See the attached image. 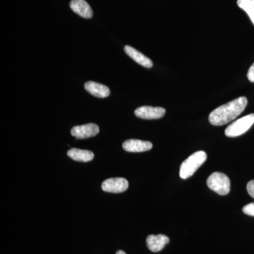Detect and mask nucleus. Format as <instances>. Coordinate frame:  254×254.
<instances>
[{
  "label": "nucleus",
  "instance_id": "nucleus-1",
  "mask_svg": "<svg viewBox=\"0 0 254 254\" xmlns=\"http://www.w3.org/2000/svg\"><path fill=\"white\" fill-rule=\"evenodd\" d=\"M247 103V98L243 96L221 105L210 114L209 122L214 126L226 125L243 113Z\"/></svg>",
  "mask_w": 254,
  "mask_h": 254
},
{
  "label": "nucleus",
  "instance_id": "nucleus-2",
  "mask_svg": "<svg viewBox=\"0 0 254 254\" xmlns=\"http://www.w3.org/2000/svg\"><path fill=\"white\" fill-rule=\"evenodd\" d=\"M207 154L204 151H197L190 155L180 166V176L186 180L190 178L196 172V170L205 163Z\"/></svg>",
  "mask_w": 254,
  "mask_h": 254
},
{
  "label": "nucleus",
  "instance_id": "nucleus-3",
  "mask_svg": "<svg viewBox=\"0 0 254 254\" xmlns=\"http://www.w3.org/2000/svg\"><path fill=\"white\" fill-rule=\"evenodd\" d=\"M207 185L210 190L219 195H227L230 191V180L226 175L222 173H214L207 180Z\"/></svg>",
  "mask_w": 254,
  "mask_h": 254
},
{
  "label": "nucleus",
  "instance_id": "nucleus-4",
  "mask_svg": "<svg viewBox=\"0 0 254 254\" xmlns=\"http://www.w3.org/2000/svg\"><path fill=\"white\" fill-rule=\"evenodd\" d=\"M254 124V114H250L247 116L239 119L229 125L225 129V133L228 137H237L244 134L253 126Z\"/></svg>",
  "mask_w": 254,
  "mask_h": 254
},
{
  "label": "nucleus",
  "instance_id": "nucleus-5",
  "mask_svg": "<svg viewBox=\"0 0 254 254\" xmlns=\"http://www.w3.org/2000/svg\"><path fill=\"white\" fill-rule=\"evenodd\" d=\"M128 187V181L123 177L108 179L102 184V190L109 193H123L127 190Z\"/></svg>",
  "mask_w": 254,
  "mask_h": 254
},
{
  "label": "nucleus",
  "instance_id": "nucleus-6",
  "mask_svg": "<svg viewBox=\"0 0 254 254\" xmlns=\"http://www.w3.org/2000/svg\"><path fill=\"white\" fill-rule=\"evenodd\" d=\"M166 110L161 107L142 106L135 110L137 118L143 120H158L165 116Z\"/></svg>",
  "mask_w": 254,
  "mask_h": 254
},
{
  "label": "nucleus",
  "instance_id": "nucleus-7",
  "mask_svg": "<svg viewBox=\"0 0 254 254\" xmlns=\"http://www.w3.org/2000/svg\"><path fill=\"white\" fill-rule=\"evenodd\" d=\"M99 132V127L93 123L73 127L71 130V135L77 139H85L95 136Z\"/></svg>",
  "mask_w": 254,
  "mask_h": 254
},
{
  "label": "nucleus",
  "instance_id": "nucleus-8",
  "mask_svg": "<svg viewBox=\"0 0 254 254\" xmlns=\"http://www.w3.org/2000/svg\"><path fill=\"white\" fill-rule=\"evenodd\" d=\"M124 150L131 153H140L148 151L153 148V144L149 141H141L138 139H129L124 142Z\"/></svg>",
  "mask_w": 254,
  "mask_h": 254
},
{
  "label": "nucleus",
  "instance_id": "nucleus-9",
  "mask_svg": "<svg viewBox=\"0 0 254 254\" xmlns=\"http://www.w3.org/2000/svg\"><path fill=\"white\" fill-rule=\"evenodd\" d=\"M169 242H170L169 237L164 235H151L146 239L147 247L152 252H158L163 250Z\"/></svg>",
  "mask_w": 254,
  "mask_h": 254
},
{
  "label": "nucleus",
  "instance_id": "nucleus-10",
  "mask_svg": "<svg viewBox=\"0 0 254 254\" xmlns=\"http://www.w3.org/2000/svg\"><path fill=\"white\" fill-rule=\"evenodd\" d=\"M84 87L87 92L97 98H107L110 94V91L108 86L101 84V83H96V82H86Z\"/></svg>",
  "mask_w": 254,
  "mask_h": 254
},
{
  "label": "nucleus",
  "instance_id": "nucleus-11",
  "mask_svg": "<svg viewBox=\"0 0 254 254\" xmlns=\"http://www.w3.org/2000/svg\"><path fill=\"white\" fill-rule=\"evenodd\" d=\"M70 7L81 17L91 18L93 16V10L85 0H71Z\"/></svg>",
  "mask_w": 254,
  "mask_h": 254
},
{
  "label": "nucleus",
  "instance_id": "nucleus-12",
  "mask_svg": "<svg viewBox=\"0 0 254 254\" xmlns=\"http://www.w3.org/2000/svg\"><path fill=\"white\" fill-rule=\"evenodd\" d=\"M125 51L131 59L134 60L136 63L139 64L141 66L146 68H151L153 66V63L149 58H147L144 55L134 49L132 47L126 46L125 47Z\"/></svg>",
  "mask_w": 254,
  "mask_h": 254
},
{
  "label": "nucleus",
  "instance_id": "nucleus-13",
  "mask_svg": "<svg viewBox=\"0 0 254 254\" xmlns=\"http://www.w3.org/2000/svg\"><path fill=\"white\" fill-rule=\"evenodd\" d=\"M67 155L75 161L83 162V163L91 161L94 158L93 152L90 150L78 149V148H71L67 152Z\"/></svg>",
  "mask_w": 254,
  "mask_h": 254
},
{
  "label": "nucleus",
  "instance_id": "nucleus-14",
  "mask_svg": "<svg viewBox=\"0 0 254 254\" xmlns=\"http://www.w3.org/2000/svg\"><path fill=\"white\" fill-rule=\"evenodd\" d=\"M237 4L248 14L254 24V2L252 0H238Z\"/></svg>",
  "mask_w": 254,
  "mask_h": 254
},
{
  "label": "nucleus",
  "instance_id": "nucleus-15",
  "mask_svg": "<svg viewBox=\"0 0 254 254\" xmlns=\"http://www.w3.org/2000/svg\"><path fill=\"white\" fill-rule=\"evenodd\" d=\"M244 213L246 215H250V216L254 217V203H249L244 207L243 209Z\"/></svg>",
  "mask_w": 254,
  "mask_h": 254
},
{
  "label": "nucleus",
  "instance_id": "nucleus-16",
  "mask_svg": "<svg viewBox=\"0 0 254 254\" xmlns=\"http://www.w3.org/2000/svg\"><path fill=\"white\" fill-rule=\"evenodd\" d=\"M247 190L249 194L254 198V180H252L247 184Z\"/></svg>",
  "mask_w": 254,
  "mask_h": 254
},
{
  "label": "nucleus",
  "instance_id": "nucleus-17",
  "mask_svg": "<svg viewBox=\"0 0 254 254\" xmlns=\"http://www.w3.org/2000/svg\"><path fill=\"white\" fill-rule=\"evenodd\" d=\"M247 77H248L250 81L254 83V63L249 69L248 73H247Z\"/></svg>",
  "mask_w": 254,
  "mask_h": 254
},
{
  "label": "nucleus",
  "instance_id": "nucleus-18",
  "mask_svg": "<svg viewBox=\"0 0 254 254\" xmlns=\"http://www.w3.org/2000/svg\"><path fill=\"white\" fill-rule=\"evenodd\" d=\"M116 254H127L123 250H119L118 252H117Z\"/></svg>",
  "mask_w": 254,
  "mask_h": 254
},
{
  "label": "nucleus",
  "instance_id": "nucleus-19",
  "mask_svg": "<svg viewBox=\"0 0 254 254\" xmlns=\"http://www.w3.org/2000/svg\"><path fill=\"white\" fill-rule=\"evenodd\" d=\"M252 1H254V0H252Z\"/></svg>",
  "mask_w": 254,
  "mask_h": 254
}]
</instances>
